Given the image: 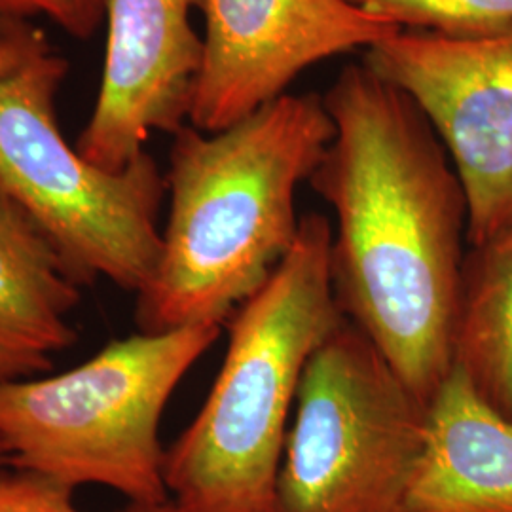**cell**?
<instances>
[{"instance_id": "30bf717a", "label": "cell", "mask_w": 512, "mask_h": 512, "mask_svg": "<svg viewBox=\"0 0 512 512\" xmlns=\"http://www.w3.org/2000/svg\"><path fill=\"white\" fill-rule=\"evenodd\" d=\"M403 512H512V420L458 366L429 401Z\"/></svg>"}, {"instance_id": "ba28073f", "label": "cell", "mask_w": 512, "mask_h": 512, "mask_svg": "<svg viewBox=\"0 0 512 512\" xmlns=\"http://www.w3.org/2000/svg\"><path fill=\"white\" fill-rule=\"evenodd\" d=\"M188 124L215 133L285 95L313 65L399 31L348 0H205Z\"/></svg>"}, {"instance_id": "8992f818", "label": "cell", "mask_w": 512, "mask_h": 512, "mask_svg": "<svg viewBox=\"0 0 512 512\" xmlns=\"http://www.w3.org/2000/svg\"><path fill=\"white\" fill-rule=\"evenodd\" d=\"M427 408L344 317L300 382L277 480L281 512H403Z\"/></svg>"}, {"instance_id": "5bb4252c", "label": "cell", "mask_w": 512, "mask_h": 512, "mask_svg": "<svg viewBox=\"0 0 512 512\" xmlns=\"http://www.w3.org/2000/svg\"><path fill=\"white\" fill-rule=\"evenodd\" d=\"M74 490L48 476L0 469V512H82L73 501ZM120 512H186L173 501L162 505H129Z\"/></svg>"}, {"instance_id": "7c38bea8", "label": "cell", "mask_w": 512, "mask_h": 512, "mask_svg": "<svg viewBox=\"0 0 512 512\" xmlns=\"http://www.w3.org/2000/svg\"><path fill=\"white\" fill-rule=\"evenodd\" d=\"M454 366L486 403L512 420V228L465 253Z\"/></svg>"}, {"instance_id": "8fae6325", "label": "cell", "mask_w": 512, "mask_h": 512, "mask_svg": "<svg viewBox=\"0 0 512 512\" xmlns=\"http://www.w3.org/2000/svg\"><path fill=\"white\" fill-rule=\"evenodd\" d=\"M82 289L54 245L0 196V382L48 372L76 344L69 317Z\"/></svg>"}, {"instance_id": "4fadbf2b", "label": "cell", "mask_w": 512, "mask_h": 512, "mask_svg": "<svg viewBox=\"0 0 512 512\" xmlns=\"http://www.w3.org/2000/svg\"><path fill=\"white\" fill-rule=\"evenodd\" d=\"M399 29L473 35L512 23V0H348Z\"/></svg>"}, {"instance_id": "6da1fadb", "label": "cell", "mask_w": 512, "mask_h": 512, "mask_svg": "<svg viewBox=\"0 0 512 512\" xmlns=\"http://www.w3.org/2000/svg\"><path fill=\"white\" fill-rule=\"evenodd\" d=\"M323 103L334 137L310 184L334 213L336 302L429 404L454 368L463 186L414 101L365 63L346 67Z\"/></svg>"}, {"instance_id": "52a82bcc", "label": "cell", "mask_w": 512, "mask_h": 512, "mask_svg": "<svg viewBox=\"0 0 512 512\" xmlns=\"http://www.w3.org/2000/svg\"><path fill=\"white\" fill-rule=\"evenodd\" d=\"M366 67L427 118L467 200V245L512 228V23L473 35L399 29Z\"/></svg>"}, {"instance_id": "7a4b0ae2", "label": "cell", "mask_w": 512, "mask_h": 512, "mask_svg": "<svg viewBox=\"0 0 512 512\" xmlns=\"http://www.w3.org/2000/svg\"><path fill=\"white\" fill-rule=\"evenodd\" d=\"M334 137L319 95L285 93L230 128L173 135L162 256L135 294L139 332L224 325L300 232L296 192Z\"/></svg>"}, {"instance_id": "2e32d148", "label": "cell", "mask_w": 512, "mask_h": 512, "mask_svg": "<svg viewBox=\"0 0 512 512\" xmlns=\"http://www.w3.org/2000/svg\"><path fill=\"white\" fill-rule=\"evenodd\" d=\"M6 467V454H4V448L0 446V469Z\"/></svg>"}, {"instance_id": "5b68a950", "label": "cell", "mask_w": 512, "mask_h": 512, "mask_svg": "<svg viewBox=\"0 0 512 512\" xmlns=\"http://www.w3.org/2000/svg\"><path fill=\"white\" fill-rule=\"evenodd\" d=\"M222 325L137 332L71 370L0 382V446L6 467L78 490L105 486L129 505H162L160 421L190 368Z\"/></svg>"}, {"instance_id": "9a60e30c", "label": "cell", "mask_w": 512, "mask_h": 512, "mask_svg": "<svg viewBox=\"0 0 512 512\" xmlns=\"http://www.w3.org/2000/svg\"><path fill=\"white\" fill-rule=\"evenodd\" d=\"M46 16L67 35L88 40L107 16V0H0V18Z\"/></svg>"}, {"instance_id": "9c48e42d", "label": "cell", "mask_w": 512, "mask_h": 512, "mask_svg": "<svg viewBox=\"0 0 512 512\" xmlns=\"http://www.w3.org/2000/svg\"><path fill=\"white\" fill-rule=\"evenodd\" d=\"M205 0H107V54L95 109L76 150L118 173L152 133L188 124L202 71L203 38L192 14Z\"/></svg>"}, {"instance_id": "277c9868", "label": "cell", "mask_w": 512, "mask_h": 512, "mask_svg": "<svg viewBox=\"0 0 512 512\" xmlns=\"http://www.w3.org/2000/svg\"><path fill=\"white\" fill-rule=\"evenodd\" d=\"M69 63L29 19L0 18V196L54 245L80 287L139 293L162 256L167 183L147 150L118 171L61 133L55 97Z\"/></svg>"}, {"instance_id": "3957f363", "label": "cell", "mask_w": 512, "mask_h": 512, "mask_svg": "<svg viewBox=\"0 0 512 512\" xmlns=\"http://www.w3.org/2000/svg\"><path fill=\"white\" fill-rule=\"evenodd\" d=\"M330 245L329 217H302L289 255L232 313L219 376L165 450V486L183 511L281 512L277 480L300 382L344 321Z\"/></svg>"}]
</instances>
